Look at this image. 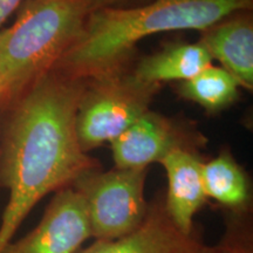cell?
Returning <instances> with one entry per match:
<instances>
[{
	"label": "cell",
	"mask_w": 253,
	"mask_h": 253,
	"mask_svg": "<svg viewBox=\"0 0 253 253\" xmlns=\"http://www.w3.org/2000/svg\"><path fill=\"white\" fill-rule=\"evenodd\" d=\"M84 84V79L53 69L17 102L0 157V184L8 190L0 253L40 199L99 169L78 140L77 113Z\"/></svg>",
	"instance_id": "1"
},
{
	"label": "cell",
	"mask_w": 253,
	"mask_h": 253,
	"mask_svg": "<svg viewBox=\"0 0 253 253\" xmlns=\"http://www.w3.org/2000/svg\"><path fill=\"white\" fill-rule=\"evenodd\" d=\"M252 4L253 0H154L142 7L96 9L88 14L81 37L54 69L87 80L122 68L145 37L177 30L204 32L249 11Z\"/></svg>",
	"instance_id": "2"
},
{
	"label": "cell",
	"mask_w": 253,
	"mask_h": 253,
	"mask_svg": "<svg viewBox=\"0 0 253 253\" xmlns=\"http://www.w3.org/2000/svg\"><path fill=\"white\" fill-rule=\"evenodd\" d=\"M86 0H26L0 30V106L20 99L55 68L84 32Z\"/></svg>",
	"instance_id": "3"
},
{
	"label": "cell",
	"mask_w": 253,
	"mask_h": 253,
	"mask_svg": "<svg viewBox=\"0 0 253 253\" xmlns=\"http://www.w3.org/2000/svg\"><path fill=\"white\" fill-rule=\"evenodd\" d=\"M160 84L122 68L87 79L77 113V134L87 153L112 142L148 112Z\"/></svg>",
	"instance_id": "4"
},
{
	"label": "cell",
	"mask_w": 253,
	"mask_h": 253,
	"mask_svg": "<svg viewBox=\"0 0 253 253\" xmlns=\"http://www.w3.org/2000/svg\"><path fill=\"white\" fill-rule=\"evenodd\" d=\"M145 178L147 168H115L104 172L91 170L74 182L73 186L86 204L91 237L96 240H114L141 225L148 212Z\"/></svg>",
	"instance_id": "5"
},
{
	"label": "cell",
	"mask_w": 253,
	"mask_h": 253,
	"mask_svg": "<svg viewBox=\"0 0 253 253\" xmlns=\"http://www.w3.org/2000/svg\"><path fill=\"white\" fill-rule=\"evenodd\" d=\"M90 237L84 197L71 185L56 191L36 229L1 253H75Z\"/></svg>",
	"instance_id": "6"
},
{
	"label": "cell",
	"mask_w": 253,
	"mask_h": 253,
	"mask_svg": "<svg viewBox=\"0 0 253 253\" xmlns=\"http://www.w3.org/2000/svg\"><path fill=\"white\" fill-rule=\"evenodd\" d=\"M190 136L172 120L148 110L112 143L119 169H140L160 163L175 149L192 151Z\"/></svg>",
	"instance_id": "7"
},
{
	"label": "cell",
	"mask_w": 253,
	"mask_h": 253,
	"mask_svg": "<svg viewBox=\"0 0 253 253\" xmlns=\"http://www.w3.org/2000/svg\"><path fill=\"white\" fill-rule=\"evenodd\" d=\"M79 253H213L195 233L186 235L168 216L164 204L148 207L142 224L131 233L114 240H96Z\"/></svg>",
	"instance_id": "8"
},
{
	"label": "cell",
	"mask_w": 253,
	"mask_h": 253,
	"mask_svg": "<svg viewBox=\"0 0 253 253\" xmlns=\"http://www.w3.org/2000/svg\"><path fill=\"white\" fill-rule=\"evenodd\" d=\"M168 177L164 208L172 223L186 235L194 233V217L208 196L203 183V162L190 150L175 149L160 162Z\"/></svg>",
	"instance_id": "9"
},
{
	"label": "cell",
	"mask_w": 253,
	"mask_h": 253,
	"mask_svg": "<svg viewBox=\"0 0 253 253\" xmlns=\"http://www.w3.org/2000/svg\"><path fill=\"white\" fill-rule=\"evenodd\" d=\"M246 12L230 15L204 31L201 43L211 58L219 60L239 86L252 89L253 24Z\"/></svg>",
	"instance_id": "10"
},
{
	"label": "cell",
	"mask_w": 253,
	"mask_h": 253,
	"mask_svg": "<svg viewBox=\"0 0 253 253\" xmlns=\"http://www.w3.org/2000/svg\"><path fill=\"white\" fill-rule=\"evenodd\" d=\"M211 55L199 43H178L147 56L138 63L134 74L142 81L157 84L186 81L211 65Z\"/></svg>",
	"instance_id": "11"
},
{
	"label": "cell",
	"mask_w": 253,
	"mask_h": 253,
	"mask_svg": "<svg viewBox=\"0 0 253 253\" xmlns=\"http://www.w3.org/2000/svg\"><path fill=\"white\" fill-rule=\"evenodd\" d=\"M205 194L227 208L242 210L250 201V185L245 172L230 154H220L203 164Z\"/></svg>",
	"instance_id": "12"
},
{
	"label": "cell",
	"mask_w": 253,
	"mask_h": 253,
	"mask_svg": "<svg viewBox=\"0 0 253 253\" xmlns=\"http://www.w3.org/2000/svg\"><path fill=\"white\" fill-rule=\"evenodd\" d=\"M239 84L224 68L209 66L194 78L183 81L179 93L183 97L198 103L208 112H219L238 97Z\"/></svg>",
	"instance_id": "13"
},
{
	"label": "cell",
	"mask_w": 253,
	"mask_h": 253,
	"mask_svg": "<svg viewBox=\"0 0 253 253\" xmlns=\"http://www.w3.org/2000/svg\"><path fill=\"white\" fill-rule=\"evenodd\" d=\"M23 2L24 0H0V28Z\"/></svg>",
	"instance_id": "14"
},
{
	"label": "cell",
	"mask_w": 253,
	"mask_h": 253,
	"mask_svg": "<svg viewBox=\"0 0 253 253\" xmlns=\"http://www.w3.org/2000/svg\"><path fill=\"white\" fill-rule=\"evenodd\" d=\"M213 253H252L248 246H244L239 243L233 242V240H227L223 244L213 248Z\"/></svg>",
	"instance_id": "15"
},
{
	"label": "cell",
	"mask_w": 253,
	"mask_h": 253,
	"mask_svg": "<svg viewBox=\"0 0 253 253\" xmlns=\"http://www.w3.org/2000/svg\"><path fill=\"white\" fill-rule=\"evenodd\" d=\"M126 1H131V0H86L89 13L93 11H96V9L113 7L114 5L122 4V2Z\"/></svg>",
	"instance_id": "16"
}]
</instances>
